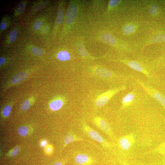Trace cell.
I'll return each instance as SVG.
<instances>
[{"label":"cell","instance_id":"obj_1","mask_svg":"<svg viewBox=\"0 0 165 165\" xmlns=\"http://www.w3.org/2000/svg\"><path fill=\"white\" fill-rule=\"evenodd\" d=\"M82 130L91 138L100 143L103 147L106 148L112 147V144L105 140L100 134L94 130L85 123H82Z\"/></svg>","mask_w":165,"mask_h":165},{"label":"cell","instance_id":"obj_2","mask_svg":"<svg viewBox=\"0 0 165 165\" xmlns=\"http://www.w3.org/2000/svg\"><path fill=\"white\" fill-rule=\"evenodd\" d=\"M136 140L135 134L130 133L118 139V146L121 151L127 152L130 151L134 146Z\"/></svg>","mask_w":165,"mask_h":165},{"label":"cell","instance_id":"obj_3","mask_svg":"<svg viewBox=\"0 0 165 165\" xmlns=\"http://www.w3.org/2000/svg\"><path fill=\"white\" fill-rule=\"evenodd\" d=\"M138 83L147 93L161 104L165 110V96L151 86L147 85L143 82L137 80Z\"/></svg>","mask_w":165,"mask_h":165},{"label":"cell","instance_id":"obj_4","mask_svg":"<svg viewBox=\"0 0 165 165\" xmlns=\"http://www.w3.org/2000/svg\"><path fill=\"white\" fill-rule=\"evenodd\" d=\"M126 88V86L123 85L105 92L98 98L96 102V105L100 107L104 106L113 95L119 92L125 90Z\"/></svg>","mask_w":165,"mask_h":165},{"label":"cell","instance_id":"obj_5","mask_svg":"<svg viewBox=\"0 0 165 165\" xmlns=\"http://www.w3.org/2000/svg\"><path fill=\"white\" fill-rule=\"evenodd\" d=\"M95 125L103 132L111 138H113V134L109 124L102 118L96 117L93 119Z\"/></svg>","mask_w":165,"mask_h":165},{"label":"cell","instance_id":"obj_6","mask_svg":"<svg viewBox=\"0 0 165 165\" xmlns=\"http://www.w3.org/2000/svg\"><path fill=\"white\" fill-rule=\"evenodd\" d=\"M122 61L130 68L145 75L148 78H150L151 75L149 71L138 62L128 60H123Z\"/></svg>","mask_w":165,"mask_h":165},{"label":"cell","instance_id":"obj_7","mask_svg":"<svg viewBox=\"0 0 165 165\" xmlns=\"http://www.w3.org/2000/svg\"><path fill=\"white\" fill-rule=\"evenodd\" d=\"M136 99L135 92L133 91L129 93L124 97L122 101L121 109H125L131 105Z\"/></svg>","mask_w":165,"mask_h":165},{"label":"cell","instance_id":"obj_8","mask_svg":"<svg viewBox=\"0 0 165 165\" xmlns=\"http://www.w3.org/2000/svg\"><path fill=\"white\" fill-rule=\"evenodd\" d=\"M75 162L80 165H89L92 163V158L87 155L80 153L76 155L75 158Z\"/></svg>","mask_w":165,"mask_h":165},{"label":"cell","instance_id":"obj_9","mask_svg":"<svg viewBox=\"0 0 165 165\" xmlns=\"http://www.w3.org/2000/svg\"><path fill=\"white\" fill-rule=\"evenodd\" d=\"M77 12V8L74 5H72L67 11L66 16V22L70 24L73 23L76 18Z\"/></svg>","mask_w":165,"mask_h":165},{"label":"cell","instance_id":"obj_10","mask_svg":"<svg viewBox=\"0 0 165 165\" xmlns=\"http://www.w3.org/2000/svg\"><path fill=\"white\" fill-rule=\"evenodd\" d=\"M80 141H87L84 140L83 138L77 136L73 133H70L68 134L65 137L64 142V146L65 147L72 142Z\"/></svg>","mask_w":165,"mask_h":165},{"label":"cell","instance_id":"obj_11","mask_svg":"<svg viewBox=\"0 0 165 165\" xmlns=\"http://www.w3.org/2000/svg\"><path fill=\"white\" fill-rule=\"evenodd\" d=\"M95 71L98 75L105 78H110L113 76L112 72L105 68H98L96 69Z\"/></svg>","mask_w":165,"mask_h":165},{"label":"cell","instance_id":"obj_12","mask_svg":"<svg viewBox=\"0 0 165 165\" xmlns=\"http://www.w3.org/2000/svg\"><path fill=\"white\" fill-rule=\"evenodd\" d=\"M28 74L25 72H21L15 75L12 79L11 83L13 84H16L21 82L27 78Z\"/></svg>","mask_w":165,"mask_h":165},{"label":"cell","instance_id":"obj_13","mask_svg":"<svg viewBox=\"0 0 165 165\" xmlns=\"http://www.w3.org/2000/svg\"><path fill=\"white\" fill-rule=\"evenodd\" d=\"M102 39L105 42L111 45H114L116 43V40L114 36L110 33H106L103 35Z\"/></svg>","mask_w":165,"mask_h":165},{"label":"cell","instance_id":"obj_14","mask_svg":"<svg viewBox=\"0 0 165 165\" xmlns=\"http://www.w3.org/2000/svg\"><path fill=\"white\" fill-rule=\"evenodd\" d=\"M63 105V102L62 101L57 100L51 102L50 105V107L51 110L56 111L60 109Z\"/></svg>","mask_w":165,"mask_h":165},{"label":"cell","instance_id":"obj_15","mask_svg":"<svg viewBox=\"0 0 165 165\" xmlns=\"http://www.w3.org/2000/svg\"><path fill=\"white\" fill-rule=\"evenodd\" d=\"M136 27L134 25L131 24H127L123 27V32L126 34H130L134 32Z\"/></svg>","mask_w":165,"mask_h":165},{"label":"cell","instance_id":"obj_16","mask_svg":"<svg viewBox=\"0 0 165 165\" xmlns=\"http://www.w3.org/2000/svg\"><path fill=\"white\" fill-rule=\"evenodd\" d=\"M165 41V34H161L155 36L150 40V43H159Z\"/></svg>","mask_w":165,"mask_h":165},{"label":"cell","instance_id":"obj_17","mask_svg":"<svg viewBox=\"0 0 165 165\" xmlns=\"http://www.w3.org/2000/svg\"><path fill=\"white\" fill-rule=\"evenodd\" d=\"M57 57L58 59L61 61H68L70 58L69 53L66 51H62L58 54Z\"/></svg>","mask_w":165,"mask_h":165},{"label":"cell","instance_id":"obj_18","mask_svg":"<svg viewBox=\"0 0 165 165\" xmlns=\"http://www.w3.org/2000/svg\"><path fill=\"white\" fill-rule=\"evenodd\" d=\"M18 132L20 136H26L29 133V129L27 126H21L18 129Z\"/></svg>","mask_w":165,"mask_h":165},{"label":"cell","instance_id":"obj_19","mask_svg":"<svg viewBox=\"0 0 165 165\" xmlns=\"http://www.w3.org/2000/svg\"><path fill=\"white\" fill-rule=\"evenodd\" d=\"M31 50L32 53L36 56H42L44 53L43 50L36 47H33L31 48Z\"/></svg>","mask_w":165,"mask_h":165},{"label":"cell","instance_id":"obj_20","mask_svg":"<svg viewBox=\"0 0 165 165\" xmlns=\"http://www.w3.org/2000/svg\"><path fill=\"white\" fill-rule=\"evenodd\" d=\"M149 12L153 15H156L159 13L160 9L157 5L153 4L149 8Z\"/></svg>","mask_w":165,"mask_h":165},{"label":"cell","instance_id":"obj_21","mask_svg":"<svg viewBox=\"0 0 165 165\" xmlns=\"http://www.w3.org/2000/svg\"><path fill=\"white\" fill-rule=\"evenodd\" d=\"M64 18L63 11L61 10H60L58 12L57 17L56 19V23L58 25H60L62 23Z\"/></svg>","mask_w":165,"mask_h":165},{"label":"cell","instance_id":"obj_22","mask_svg":"<svg viewBox=\"0 0 165 165\" xmlns=\"http://www.w3.org/2000/svg\"><path fill=\"white\" fill-rule=\"evenodd\" d=\"M151 153L158 152L162 154H165V142L153 150L150 151Z\"/></svg>","mask_w":165,"mask_h":165},{"label":"cell","instance_id":"obj_23","mask_svg":"<svg viewBox=\"0 0 165 165\" xmlns=\"http://www.w3.org/2000/svg\"><path fill=\"white\" fill-rule=\"evenodd\" d=\"M12 110V107L11 106L7 105L5 106L3 110V115L5 117H8L11 113Z\"/></svg>","mask_w":165,"mask_h":165},{"label":"cell","instance_id":"obj_24","mask_svg":"<svg viewBox=\"0 0 165 165\" xmlns=\"http://www.w3.org/2000/svg\"><path fill=\"white\" fill-rule=\"evenodd\" d=\"M31 106L30 101L29 100H27L22 103L20 107L22 110L25 111L28 110Z\"/></svg>","mask_w":165,"mask_h":165},{"label":"cell","instance_id":"obj_25","mask_svg":"<svg viewBox=\"0 0 165 165\" xmlns=\"http://www.w3.org/2000/svg\"><path fill=\"white\" fill-rule=\"evenodd\" d=\"M18 34L17 31L16 29L13 30L10 35L9 39L10 42H14L16 40Z\"/></svg>","mask_w":165,"mask_h":165},{"label":"cell","instance_id":"obj_26","mask_svg":"<svg viewBox=\"0 0 165 165\" xmlns=\"http://www.w3.org/2000/svg\"><path fill=\"white\" fill-rule=\"evenodd\" d=\"M78 50L79 53L82 56L86 57L87 55V54L86 51L83 45L82 44H80L78 47Z\"/></svg>","mask_w":165,"mask_h":165},{"label":"cell","instance_id":"obj_27","mask_svg":"<svg viewBox=\"0 0 165 165\" xmlns=\"http://www.w3.org/2000/svg\"><path fill=\"white\" fill-rule=\"evenodd\" d=\"M20 151V148L19 147H15L10 153V156L14 157L16 156L18 154Z\"/></svg>","mask_w":165,"mask_h":165},{"label":"cell","instance_id":"obj_28","mask_svg":"<svg viewBox=\"0 0 165 165\" xmlns=\"http://www.w3.org/2000/svg\"><path fill=\"white\" fill-rule=\"evenodd\" d=\"M25 6V3L24 2H22L18 5L16 10V12L18 13H21L24 10Z\"/></svg>","mask_w":165,"mask_h":165},{"label":"cell","instance_id":"obj_29","mask_svg":"<svg viewBox=\"0 0 165 165\" xmlns=\"http://www.w3.org/2000/svg\"><path fill=\"white\" fill-rule=\"evenodd\" d=\"M42 22L41 21H38L36 22L34 25V27L36 30H39L40 28Z\"/></svg>","mask_w":165,"mask_h":165},{"label":"cell","instance_id":"obj_30","mask_svg":"<svg viewBox=\"0 0 165 165\" xmlns=\"http://www.w3.org/2000/svg\"><path fill=\"white\" fill-rule=\"evenodd\" d=\"M120 2V1H111L109 3V6L111 7H113L116 6Z\"/></svg>","mask_w":165,"mask_h":165},{"label":"cell","instance_id":"obj_31","mask_svg":"<svg viewBox=\"0 0 165 165\" xmlns=\"http://www.w3.org/2000/svg\"><path fill=\"white\" fill-rule=\"evenodd\" d=\"M53 151V147L51 146H49L46 149V152L48 154H50Z\"/></svg>","mask_w":165,"mask_h":165},{"label":"cell","instance_id":"obj_32","mask_svg":"<svg viewBox=\"0 0 165 165\" xmlns=\"http://www.w3.org/2000/svg\"><path fill=\"white\" fill-rule=\"evenodd\" d=\"M120 162L121 165H130V164L125 160H121L120 161Z\"/></svg>","mask_w":165,"mask_h":165},{"label":"cell","instance_id":"obj_33","mask_svg":"<svg viewBox=\"0 0 165 165\" xmlns=\"http://www.w3.org/2000/svg\"><path fill=\"white\" fill-rule=\"evenodd\" d=\"M7 27V24L5 23L2 22L0 25V28L2 30L6 29Z\"/></svg>","mask_w":165,"mask_h":165},{"label":"cell","instance_id":"obj_34","mask_svg":"<svg viewBox=\"0 0 165 165\" xmlns=\"http://www.w3.org/2000/svg\"><path fill=\"white\" fill-rule=\"evenodd\" d=\"M6 61V59L4 57H1L0 58V65H2Z\"/></svg>","mask_w":165,"mask_h":165},{"label":"cell","instance_id":"obj_35","mask_svg":"<svg viewBox=\"0 0 165 165\" xmlns=\"http://www.w3.org/2000/svg\"><path fill=\"white\" fill-rule=\"evenodd\" d=\"M47 144V142L45 140H43L40 143V145L41 147H44Z\"/></svg>","mask_w":165,"mask_h":165},{"label":"cell","instance_id":"obj_36","mask_svg":"<svg viewBox=\"0 0 165 165\" xmlns=\"http://www.w3.org/2000/svg\"><path fill=\"white\" fill-rule=\"evenodd\" d=\"M133 165H151L147 164H143L141 163H137L135 164H133Z\"/></svg>","mask_w":165,"mask_h":165},{"label":"cell","instance_id":"obj_37","mask_svg":"<svg viewBox=\"0 0 165 165\" xmlns=\"http://www.w3.org/2000/svg\"><path fill=\"white\" fill-rule=\"evenodd\" d=\"M53 165H63V163L61 162H56Z\"/></svg>","mask_w":165,"mask_h":165},{"label":"cell","instance_id":"obj_38","mask_svg":"<svg viewBox=\"0 0 165 165\" xmlns=\"http://www.w3.org/2000/svg\"><path fill=\"white\" fill-rule=\"evenodd\" d=\"M163 165H165V162L164 164Z\"/></svg>","mask_w":165,"mask_h":165}]
</instances>
